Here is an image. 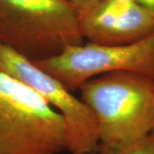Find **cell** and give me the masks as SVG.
Returning <instances> with one entry per match:
<instances>
[{"label":"cell","mask_w":154,"mask_h":154,"mask_svg":"<svg viewBox=\"0 0 154 154\" xmlns=\"http://www.w3.org/2000/svg\"><path fill=\"white\" fill-rule=\"evenodd\" d=\"M67 151L61 115L40 95L0 71V154H60Z\"/></svg>","instance_id":"obj_3"},{"label":"cell","mask_w":154,"mask_h":154,"mask_svg":"<svg viewBox=\"0 0 154 154\" xmlns=\"http://www.w3.org/2000/svg\"><path fill=\"white\" fill-rule=\"evenodd\" d=\"M152 132H154V130H153V131H152Z\"/></svg>","instance_id":"obj_11"},{"label":"cell","mask_w":154,"mask_h":154,"mask_svg":"<svg viewBox=\"0 0 154 154\" xmlns=\"http://www.w3.org/2000/svg\"><path fill=\"white\" fill-rule=\"evenodd\" d=\"M75 92L94 77L127 72L154 79V32L124 45L84 42L46 60L33 63Z\"/></svg>","instance_id":"obj_4"},{"label":"cell","mask_w":154,"mask_h":154,"mask_svg":"<svg viewBox=\"0 0 154 154\" xmlns=\"http://www.w3.org/2000/svg\"><path fill=\"white\" fill-rule=\"evenodd\" d=\"M138 4H140L144 8L154 13V0H135Z\"/></svg>","instance_id":"obj_9"},{"label":"cell","mask_w":154,"mask_h":154,"mask_svg":"<svg viewBox=\"0 0 154 154\" xmlns=\"http://www.w3.org/2000/svg\"><path fill=\"white\" fill-rule=\"evenodd\" d=\"M79 90L96 120L100 146H125L154 130V79L114 72L94 77Z\"/></svg>","instance_id":"obj_1"},{"label":"cell","mask_w":154,"mask_h":154,"mask_svg":"<svg viewBox=\"0 0 154 154\" xmlns=\"http://www.w3.org/2000/svg\"><path fill=\"white\" fill-rule=\"evenodd\" d=\"M150 138H151V140H152V146L154 149V132H152L150 134Z\"/></svg>","instance_id":"obj_10"},{"label":"cell","mask_w":154,"mask_h":154,"mask_svg":"<svg viewBox=\"0 0 154 154\" xmlns=\"http://www.w3.org/2000/svg\"><path fill=\"white\" fill-rule=\"evenodd\" d=\"M0 71L33 89L63 117L70 154H99V130L93 113L81 99L47 72L0 45Z\"/></svg>","instance_id":"obj_5"},{"label":"cell","mask_w":154,"mask_h":154,"mask_svg":"<svg viewBox=\"0 0 154 154\" xmlns=\"http://www.w3.org/2000/svg\"><path fill=\"white\" fill-rule=\"evenodd\" d=\"M65 1L78 14H80L94 5L99 0H65Z\"/></svg>","instance_id":"obj_8"},{"label":"cell","mask_w":154,"mask_h":154,"mask_svg":"<svg viewBox=\"0 0 154 154\" xmlns=\"http://www.w3.org/2000/svg\"><path fill=\"white\" fill-rule=\"evenodd\" d=\"M85 42L65 0H0V45L36 63Z\"/></svg>","instance_id":"obj_2"},{"label":"cell","mask_w":154,"mask_h":154,"mask_svg":"<svg viewBox=\"0 0 154 154\" xmlns=\"http://www.w3.org/2000/svg\"><path fill=\"white\" fill-rule=\"evenodd\" d=\"M99 154H154V149L149 135L137 142L121 147L100 146Z\"/></svg>","instance_id":"obj_7"},{"label":"cell","mask_w":154,"mask_h":154,"mask_svg":"<svg viewBox=\"0 0 154 154\" xmlns=\"http://www.w3.org/2000/svg\"><path fill=\"white\" fill-rule=\"evenodd\" d=\"M85 41L99 45H124L154 32V13L135 0H99L78 14Z\"/></svg>","instance_id":"obj_6"}]
</instances>
